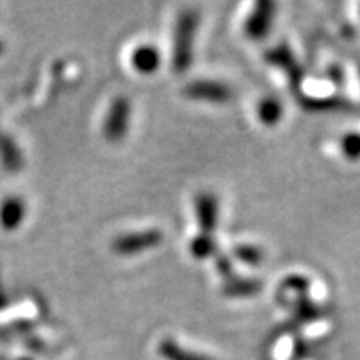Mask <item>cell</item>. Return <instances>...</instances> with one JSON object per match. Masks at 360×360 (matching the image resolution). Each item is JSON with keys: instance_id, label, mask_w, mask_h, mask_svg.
<instances>
[{"instance_id": "6", "label": "cell", "mask_w": 360, "mask_h": 360, "mask_svg": "<svg viewBox=\"0 0 360 360\" xmlns=\"http://www.w3.org/2000/svg\"><path fill=\"white\" fill-rule=\"evenodd\" d=\"M195 214L204 236H210L217 227L219 202L212 193H199L195 197Z\"/></svg>"}, {"instance_id": "9", "label": "cell", "mask_w": 360, "mask_h": 360, "mask_svg": "<svg viewBox=\"0 0 360 360\" xmlns=\"http://www.w3.org/2000/svg\"><path fill=\"white\" fill-rule=\"evenodd\" d=\"M0 162L8 172H15L24 165V155L17 142L7 134L0 132Z\"/></svg>"}, {"instance_id": "13", "label": "cell", "mask_w": 360, "mask_h": 360, "mask_svg": "<svg viewBox=\"0 0 360 360\" xmlns=\"http://www.w3.org/2000/svg\"><path fill=\"white\" fill-rule=\"evenodd\" d=\"M159 352L167 360H209L202 357V355L187 352V350H184L179 344H175L174 340H169V339L164 340L159 345Z\"/></svg>"}, {"instance_id": "2", "label": "cell", "mask_w": 360, "mask_h": 360, "mask_svg": "<svg viewBox=\"0 0 360 360\" xmlns=\"http://www.w3.org/2000/svg\"><path fill=\"white\" fill-rule=\"evenodd\" d=\"M164 238L159 229H147V231L129 232L119 236L112 242V250L119 255H135L139 252L150 250L157 247Z\"/></svg>"}, {"instance_id": "1", "label": "cell", "mask_w": 360, "mask_h": 360, "mask_svg": "<svg viewBox=\"0 0 360 360\" xmlns=\"http://www.w3.org/2000/svg\"><path fill=\"white\" fill-rule=\"evenodd\" d=\"M199 15L192 8H187L179 15L177 25H175L174 37V53L172 67L175 72L182 74L188 70L193 58V37H195Z\"/></svg>"}, {"instance_id": "3", "label": "cell", "mask_w": 360, "mask_h": 360, "mask_svg": "<svg viewBox=\"0 0 360 360\" xmlns=\"http://www.w3.org/2000/svg\"><path fill=\"white\" fill-rule=\"evenodd\" d=\"M130 119V102L127 97L119 96L110 102L109 112L102 124V134L107 141L119 142L127 134Z\"/></svg>"}, {"instance_id": "15", "label": "cell", "mask_w": 360, "mask_h": 360, "mask_svg": "<svg viewBox=\"0 0 360 360\" xmlns=\"http://www.w3.org/2000/svg\"><path fill=\"white\" fill-rule=\"evenodd\" d=\"M233 255L240 260V262L249 265H257L264 260V252L255 245H237L233 249Z\"/></svg>"}, {"instance_id": "7", "label": "cell", "mask_w": 360, "mask_h": 360, "mask_svg": "<svg viewBox=\"0 0 360 360\" xmlns=\"http://www.w3.org/2000/svg\"><path fill=\"white\" fill-rule=\"evenodd\" d=\"M27 215V204L22 197L8 195L0 204V227L12 232L20 227Z\"/></svg>"}, {"instance_id": "12", "label": "cell", "mask_w": 360, "mask_h": 360, "mask_svg": "<svg viewBox=\"0 0 360 360\" xmlns=\"http://www.w3.org/2000/svg\"><path fill=\"white\" fill-rule=\"evenodd\" d=\"M257 114H259L260 122H262L264 125H267V127H272V125L281 122L282 114H283V107L276 97H265L264 101L259 103Z\"/></svg>"}, {"instance_id": "8", "label": "cell", "mask_w": 360, "mask_h": 360, "mask_svg": "<svg viewBox=\"0 0 360 360\" xmlns=\"http://www.w3.org/2000/svg\"><path fill=\"white\" fill-rule=\"evenodd\" d=\"M130 62H132V67L139 72V74L150 75L159 70V67L162 64V56L159 49L154 47V45L143 44L139 45V47L132 52Z\"/></svg>"}, {"instance_id": "11", "label": "cell", "mask_w": 360, "mask_h": 360, "mask_svg": "<svg viewBox=\"0 0 360 360\" xmlns=\"http://www.w3.org/2000/svg\"><path fill=\"white\" fill-rule=\"evenodd\" d=\"M267 58L270 62H272V64L281 65L282 69H285L287 75H289V79H290L292 87H295V89L299 87L300 80H302V74H300V69L297 67L295 60L292 58L290 52L287 51L285 47H278V49H276V51L269 52Z\"/></svg>"}, {"instance_id": "16", "label": "cell", "mask_w": 360, "mask_h": 360, "mask_svg": "<svg viewBox=\"0 0 360 360\" xmlns=\"http://www.w3.org/2000/svg\"><path fill=\"white\" fill-rule=\"evenodd\" d=\"M342 154H344L350 160L360 159V134H347L342 137L340 141Z\"/></svg>"}, {"instance_id": "17", "label": "cell", "mask_w": 360, "mask_h": 360, "mask_svg": "<svg viewBox=\"0 0 360 360\" xmlns=\"http://www.w3.org/2000/svg\"><path fill=\"white\" fill-rule=\"evenodd\" d=\"M215 260H217V270L220 272V276H222L225 281H227V278H231L232 277L231 260H229L227 257H222V255H219V257Z\"/></svg>"}, {"instance_id": "14", "label": "cell", "mask_w": 360, "mask_h": 360, "mask_svg": "<svg viewBox=\"0 0 360 360\" xmlns=\"http://www.w3.org/2000/svg\"><path fill=\"white\" fill-rule=\"evenodd\" d=\"M191 252L195 259H209L215 254V240H212L210 236H197L191 242Z\"/></svg>"}, {"instance_id": "10", "label": "cell", "mask_w": 360, "mask_h": 360, "mask_svg": "<svg viewBox=\"0 0 360 360\" xmlns=\"http://www.w3.org/2000/svg\"><path fill=\"white\" fill-rule=\"evenodd\" d=\"M262 289V283L257 278L231 277L224 283V294L229 297H252Z\"/></svg>"}, {"instance_id": "4", "label": "cell", "mask_w": 360, "mask_h": 360, "mask_svg": "<svg viewBox=\"0 0 360 360\" xmlns=\"http://www.w3.org/2000/svg\"><path fill=\"white\" fill-rule=\"evenodd\" d=\"M184 94L193 101H205V102H227L232 97L231 89L222 82H215V80H195V82L188 84L184 89Z\"/></svg>"}, {"instance_id": "18", "label": "cell", "mask_w": 360, "mask_h": 360, "mask_svg": "<svg viewBox=\"0 0 360 360\" xmlns=\"http://www.w3.org/2000/svg\"><path fill=\"white\" fill-rule=\"evenodd\" d=\"M2 51H4V42L0 40V53H2Z\"/></svg>"}, {"instance_id": "5", "label": "cell", "mask_w": 360, "mask_h": 360, "mask_svg": "<svg viewBox=\"0 0 360 360\" xmlns=\"http://www.w3.org/2000/svg\"><path fill=\"white\" fill-rule=\"evenodd\" d=\"M274 13H276V6L272 2H259L252 11L250 17L247 19L245 32L252 39H262L264 35L269 34L270 25H272Z\"/></svg>"}]
</instances>
